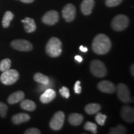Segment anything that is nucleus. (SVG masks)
<instances>
[{
	"instance_id": "nucleus-1",
	"label": "nucleus",
	"mask_w": 134,
	"mask_h": 134,
	"mask_svg": "<svg viewBox=\"0 0 134 134\" xmlns=\"http://www.w3.org/2000/svg\"><path fill=\"white\" fill-rule=\"evenodd\" d=\"M112 47L111 41L108 36L103 34L97 35L94 38L92 48L93 51L98 55H104L110 51Z\"/></svg>"
},
{
	"instance_id": "nucleus-2",
	"label": "nucleus",
	"mask_w": 134,
	"mask_h": 134,
	"mask_svg": "<svg viewBox=\"0 0 134 134\" xmlns=\"http://www.w3.org/2000/svg\"><path fill=\"white\" fill-rule=\"evenodd\" d=\"M46 53L48 56L52 58L59 57L62 52V43L57 37H52L47 43Z\"/></svg>"
},
{
	"instance_id": "nucleus-3",
	"label": "nucleus",
	"mask_w": 134,
	"mask_h": 134,
	"mask_svg": "<svg viewBox=\"0 0 134 134\" xmlns=\"http://www.w3.org/2000/svg\"><path fill=\"white\" fill-rule=\"evenodd\" d=\"M19 78V73L16 70H8L3 72L0 76L1 83L5 85H11L14 84Z\"/></svg>"
},
{
	"instance_id": "nucleus-4",
	"label": "nucleus",
	"mask_w": 134,
	"mask_h": 134,
	"mask_svg": "<svg viewBox=\"0 0 134 134\" xmlns=\"http://www.w3.org/2000/svg\"><path fill=\"white\" fill-rule=\"evenodd\" d=\"M129 24L128 17L124 14L117 15L114 18L111 23L112 28L115 31H122L126 29Z\"/></svg>"
},
{
	"instance_id": "nucleus-5",
	"label": "nucleus",
	"mask_w": 134,
	"mask_h": 134,
	"mask_svg": "<svg viewBox=\"0 0 134 134\" xmlns=\"http://www.w3.org/2000/svg\"><path fill=\"white\" fill-rule=\"evenodd\" d=\"M90 70L94 76L98 78H103L107 75V69L103 62L94 60L90 64Z\"/></svg>"
},
{
	"instance_id": "nucleus-6",
	"label": "nucleus",
	"mask_w": 134,
	"mask_h": 134,
	"mask_svg": "<svg viewBox=\"0 0 134 134\" xmlns=\"http://www.w3.org/2000/svg\"><path fill=\"white\" fill-rule=\"evenodd\" d=\"M65 121V114L62 111H58L53 115L50 122V127L53 130H59L62 128Z\"/></svg>"
},
{
	"instance_id": "nucleus-7",
	"label": "nucleus",
	"mask_w": 134,
	"mask_h": 134,
	"mask_svg": "<svg viewBox=\"0 0 134 134\" xmlns=\"http://www.w3.org/2000/svg\"><path fill=\"white\" fill-rule=\"evenodd\" d=\"M117 90L119 98L122 103H129L132 101L130 91L127 85L124 83L119 84Z\"/></svg>"
},
{
	"instance_id": "nucleus-8",
	"label": "nucleus",
	"mask_w": 134,
	"mask_h": 134,
	"mask_svg": "<svg viewBox=\"0 0 134 134\" xmlns=\"http://www.w3.org/2000/svg\"><path fill=\"white\" fill-rule=\"evenodd\" d=\"M11 46L14 49L21 52H29L33 48L31 43L24 39H18L13 41L11 42Z\"/></svg>"
},
{
	"instance_id": "nucleus-9",
	"label": "nucleus",
	"mask_w": 134,
	"mask_h": 134,
	"mask_svg": "<svg viewBox=\"0 0 134 134\" xmlns=\"http://www.w3.org/2000/svg\"><path fill=\"white\" fill-rule=\"evenodd\" d=\"M62 16L68 23L73 21L76 17V8L74 5L70 3L65 5L62 10Z\"/></svg>"
},
{
	"instance_id": "nucleus-10",
	"label": "nucleus",
	"mask_w": 134,
	"mask_h": 134,
	"mask_svg": "<svg viewBox=\"0 0 134 134\" xmlns=\"http://www.w3.org/2000/svg\"><path fill=\"white\" fill-rule=\"evenodd\" d=\"M42 20L44 24L49 25V26H52V25L57 24L58 22L59 14L57 11H53V10L48 11L44 14Z\"/></svg>"
},
{
	"instance_id": "nucleus-11",
	"label": "nucleus",
	"mask_w": 134,
	"mask_h": 134,
	"mask_svg": "<svg viewBox=\"0 0 134 134\" xmlns=\"http://www.w3.org/2000/svg\"><path fill=\"white\" fill-rule=\"evenodd\" d=\"M121 117L125 121L132 123L134 121V109L130 105H124L121 109Z\"/></svg>"
},
{
	"instance_id": "nucleus-12",
	"label": "nucleus",
	"mask_w": 134,
	"mask_h": 134,
	"mask_svg": "<svg viewBox=\"0 0 134 134\" xmlns=\"http://www.w3.org/2000/svg\"><path fill=\"white\" fill-rule=\"evenodd\" d=\"M98 90L103 93L112 94L115 91V86L109 81L104 80L98 84Z\"/></svg>"
},
{
	"instance_id": "nucleus-13",
	"label": "nucleus",
	"mask_w": 134,
	"mask_h": 134,
	"mask_svg": "<svg viewBox=\"0 0 134 134\" xmlns=\"http://www.w3.org/2000/svg\"><path fill=\"white\" fill-rule=\"evenodd\" d=\"M56 97V92L52 88H48L42 94L40 97V100L43 104L49 103L54 99Z\"/></svg>"
},
{
	"instance_id": "nucleus-14",
	"label": "nucleus",
	"mask_w": 134,
	"mask_h": 134,
	"mask_svg": "<svg viewBox=\"0 0 134 134\" xmlns=\"http://www.w3.org/2000/svg\"><path fill=\"white\" fill-rule=\"evenodd\" d=\"M94 0H84L81 4V12L85 15H90L94 6Z\"/></svg>"
},
{
	"instance_id": "nucleus-15",
	"label": "nucleus",
	"mask_w": 134,
	"mask_h": 134,
	"mask_svg": "<svg viewBox=\"0 0 134 134\" xmlns=\"http://www.w3.org/2000/svg\"><path fill=\"white\" fill-rule=\"evenodd\" d=\"M25 94L22 91H18L11 94L8 98V102L9 104H14L24 99Z\"/></svg>"
},
{
	"instance_id": "nucleus-16",
	"label": "nucleus",
	"mask_w": 134,
	"mask_h": 134,
	"mask_svg": "<svg viewBox=\"0 0 134 134\" xmlns=\"http://www.w3.org/2000/svg\"><path fill=\"white\" fill-rule=\"evenodd\" d=\"M21 22L24 24V29L26 32L32 33L36 30L37 26L34 19L26 17L24 19L22 20Z\"/></svg>"
},
{
	"instance_id": "nucleus-17",
	"label": "nucleus",
	"mask_w": 134,
	"mask_h": 134,
	"mask_svg": "<svg viewBox=\"0 0 134 134\" xmlns=\"http://www.w3.org/2000/svg\"><path fill=\"white\" fill-rule=\"evenodd\" d=\"M31 119V117L29 114L26 113H19L13 115L12 117V122L14 124L18 125L20 124L24 123L29 121Z\"/></svg>"
},
{
	"instance_id": "nucleus-18",
	"label": "nucleus",
	"mask_w": 134,
	"mask_h": 134,
	"mask_svg": "<svg viewBox=\"0 0 134 134\" xmlns=\"http://www.w3.org/2000/svg\"><path fill=\"white\" fill-rule=\"evenodd\" d=\"M83 120V116L80 114L73 113L68 116V121L70 124L74 126H78L82 123Z\"/></svg>"
},
{
	"instance_id": "nucleus-19",
	"label": "nucleus",
	"mask_w": 134,
	"mask_h": 134,
	"mask_svg": "<svg viewBox=\"0 0 134 134\" xmlns=\"http://www.w3.org/2000/svg\"><path fill=\"white\" fill-rule=\"evenodd\" d=\"M21 108L23 110H27V111H34L36 109V104L31 100H23L21 103Z\"/></svg>"
},
{
	"instance_id": "nucleus-20",
	"label": "nucleus",
	"mask_w": 134,
	"mask_h": 134,
	"mask_svg": "<svg viewBox=\"0 0 134 134\" xmlns=\"http://www.w3.org/2000/svg\"><path fill=\"white\" fill-rule=\"evenodd\" d=\"M101 109V106L99 104L90 103L85 106V111L90 115H93L96 114Z\"/></svg>"
},
{
	"instance_id": "nucleus-21",
	"label": "nucleus",
	"mask_w": 134,
	"mask_h": 134,
	"mask_svg": "<svg viewBox=\"0 0 134 134\" xmlns=\"http://www.w3.org/2000/svg\"><path fill=\"white\" fill-rule=\"evenodd\" d=\"M14 18V14L11 11H8L5 13V14L3 16V21H2V25L3 27L8 28L9 27L10 23Z\"/></svg>"
},
{
	"instance_id": "nucleus-22",
	"label": "nucleus",
	"mask_w": 134,
	"mask_h": 134,
	"mask_svg": "<svg viewBox=\"0 0 134 134\" xmlns=\"http://www.w3.org/2000/svg\"><path fill=\"white\" fill-rule=\"evenodd\" d=\"M34 79L36 82L42 85H48L50 83V79L48 77L41 73H36L34 76Z\"/></svg>"
},
{
	"instance_id": "nucleus-23",
	"label": "nucleus",
	"mask_w": 134,
	"mask_h": 134,
	"mask_svg": "<svg viewBox=\"0 0 134 134\" xmlns=\"http://www.w3.org/2000/svg\"><path fill=\"white\" fill-rule=\"evenodd\" d=\"M126 133V128L122 125H118L116 127L111 128L109 131V133L110 134H123Z\"/></svg>"
},
{
	"instance_id": "nucleus-24",
	"label": "nucleus",
	"mask_w": 134,
	"mask_h": 134,
	"mask_svg": "<svg viewBox=\"0 0 134 134\" xmlns=\"http://www.w3.org/2000/svg\"><path fill=\"white\" fill-rule=\"evenodd\" d=\"M11 66V60L9 58H5L0 62V71L4 72L10 69Z\"/></svg>"
},
{
	"instance_id": "nucleus-25",
	"label": "nucleus",
	"mask_w": 134,
	"mask_h": 134,
	"mask_svg": "<svg viewBox=\"0 0 134 134\" xmlns=\"http://www.w3.org/2000/svg\"><path fill=\"white\" fill-rule=\"evenodd\" d=\"M84 129L86 130L91 131L94 134L97 133V125L91 122H87L84 125Z\"/></svg>"
},
{
	"instance_id": "nucleus-26",
	"label": "nucleus",
	"mask_w": 134,
	"mask_h": 134,
	"mask_svg": "<svg viewBox=\"0 0 134 134\" xmlns=\"http://www.w3.org/2000/svg\"><path fill=\"white\" fill-rule=\"evenodd\" d=\"M107 116L103 114H101L100 113H97V115L95 119H96V121L99 125L103 126V125H104Z\"/></svg>"
},
{
	"instance_id": "nucleus-27",
	"label": "nucleus",
	"mask_w": 134,
	"mask_h": 134,
	"mask_svg": "<svg viewBox=\"0 0 134 134\" xmlns=\"http://www.w3.org/2000/svg\"><path fill=\"white\" fill-rule=\"evenodd\" d=\"M8 112V106L3 102L0 101V116L1 117H6Z\"/></svg>"
},
{
	"instance_id": "nucleus-28",
	"label": "nucleus",
	"mask_w": 134,
	"mask_h": 134,
	"mask_svg": "<svg viewBox=\"0 0 134 134\" xmlns=\"http://www.w3.org/2000/svg\"><path fill=\"white\" fill-rule=\"evenodd\" d=\"M122 1L123 0H106L105 4L108 7H115L119 5Z\"/></svg>"
},
{
	"instance_id": "nucleus-29",
	"label": "nucleus",
	"mask_w": 134,
	"mask_h": 134,
	"mask_svg": "<svg viewBox=\"0 0 134 134\" xmlns=\"http://www.w3.org/2000/svg\"><path fill=\"white\" fill-rule=\"evenodd\" d=\"M59 92L60 94H61L63 97H64V98L66 99L69 98L70 95V91H69V90H68V88H67L66 87L63 86L62 88L60 89Z\"/></svg>"
},
{
	"instance_id": "nucleus-30",
	"label": "nucleus",
	"mask_w": 134,
	"mask_h": 134,
	"mask_svg": "<svg viewBox=\"0 0 134 134\" xmlns=\"http://www.w3.org/2000/svg\"><path fill=\"white\" fill-rule=\"evenodd\" d=\"M25 134H40L41 132L40 130L37 128H30L29 129L26 130L24 132Z\"/></svg>"
},
{
	"instance_id": "nucleus-31",
	"label": "nucleus",
	"mask_w": 134,
	"mask_h": 134,
	"mask_svg": "<svg viewBox=\"0 0 134 134\" xmlns=\"http://www.w3.org/2000/svg\"><path fill=\"white\" fill-rule=\"evenodd\" d=\"M80 83L81 82L80 81H77L76 83L75 84L74 86V91L75 93L76 94H80L81 92V87L80 86Z\"/></svg>"
},
{
	"instance_id": "nucleus-32",
	"label": "nucleus",
	"mask_w": 134,
	"mask_h": 134,
	"mask_svg": "<svg viewBox=\"0 0 134 134\" xmlns=\"http://www.w3.org/2000/svg\"><path fill=\"white\" fill-rule=\"evenodd\" d=\"M75 59L79 63H81V62L83 61V58H82L81 56H80V55H76V56L75 57Z\"/></svg>"
},
{
	"instance_id": "nucleus-33",
	"label": "nucleus",
	"mask_w": 134,
	"mask_h": 134,
	"mask_svg": "<svg viewBox=\"0 0 134 134\" xmlns=\"http://www.w3.org/2000/svg\"><path fill=\"white\" fill-rule=\"evenodd\" d=\"M80 50L81 52H86L88 51V48L86 47H83V46H81L80 47Z\"/></svg>"
},
{
	"instance_id": "nucleus-34",
	"label": "nucleus",
	"mask_w": 134,
	"mask_h": 134,
	"mask_svg": "<svg viewBox=\"0 0 134 134\" xmlns=\"http://www.w3.org/2000/svg\"><path fill=\"white\" fill-rule=\"evenodd\" d=\"M20 1H21V2L24 3H31L34 2V0H20Z\"/></svg>"
},
{
	"instance_id": "nucleus-35",
	"label": "nucleus",
	"mask_w": 134,
	"mask_h": 134,
	"mask_svg": "<svg viewBox=\"0 0 134 134\" xmlns=\"http://www.w3.org/2000/svg\"><path fill=\"white\" fill-rule=\"evenodd\" d=\"M133 68H134V67H133V64H132V66H131V67H130V70H131V73H132V75H134V73H133Z\"/></svg>"
}]
</instances>
